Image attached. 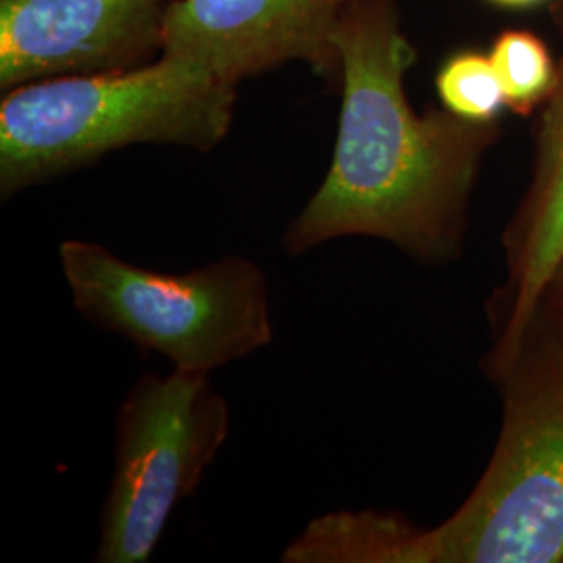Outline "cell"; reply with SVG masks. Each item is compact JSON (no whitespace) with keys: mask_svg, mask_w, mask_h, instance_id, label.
Returning <instances> with one entry per match:
<instances>
[{"mask_svg":"<svg viewBox=\"0 0 563 563\" xmlns=\"http://www.w3.org/2000/svg\"><path fill=\"white\" fill-rule=\"evenodd\" d=\"M342 76L339 134L320 188L284 232L290 255L369 236L423 263L462 255L467 205L497 123L446 109L416 113L405 74L416 48L395 0H349L334 30Z\"/></svg>","mask_w":563,"mask_h":563,"instance_id":"1","label":"cell"},{"mask_svg":"<svg viewBox=\"0 0 563 563\" xmlns=\"http://www.w3.org/2000/svg\"><path fill=\"white\" fill-rule=\"evenodd\" d=\"M236 86L162 55L132 69L13 88L0 102V195L9 199L132 144L209 153L230 134Z\"/></svg>","mask_w":563,"mask_h":563,"instance_id":"2","label":"cell"},{"mask_svg":"<svg viewBox=\"0 0 563 563\" xmlns=\"http://www.w3.org/2000/svg\"><path fill=\"white\" fill-rule=\"evenodd\" d=\"M493 378L504 423L483 478L443 523H407L395 563L563 562V336L537 320Z\"/></svg>","mask_w":563,"mask_h":563,"instance_id":"3","label":"cell"},{"mask_svg":"<svg viewBox=\"0 0 563 563\" xmlns=\"http://www.w3.org/2000/svg\"><path fill=\"white\" fill-rule=\"evenodd\" d=\"M59 262L78 313L176 369L211 374L274 339L265 274L239 255L162 272L74 239L60 242Z\"/></svg>","mask_w":563,"mask_h":563,"instance_id":"4","label":"cell"},{"mask_svg":"<svg viewBox=\"0 0 563 563\" xmlns=\"http://www.w3.org/2000/svg\"><path fill=\"white\" fill-rule=\"evenodd\" d=\"M230 432V405L209 374H144L118 413L115 470L102 504L97 562L144 563Z\"/></svg>","mask_w":563,"mask_h":563,"instance_id":"5","label":"cell"},{"mask_svg":"<svg viewBox=\"0 0 563 563\" xmlns=\"http://www.w3.org/2000/svg\"><path fill=\"white\" fill-rule=\"evenodd\" d=\"M169 0H0V88L132 69L163 48Z\"/></svg>","mask_w":563,"mask_h":563,"instance_id":"6","label":"cell"},{"mask_svg":"<svg viewBox=\"0 0 563 563\" xmlns=\"http://www.w3.org/2000/svg\"><path fill=\"white\" fill-rule=\"evenodd\" d=\"M349 0H169L162 55L192 60L239 84L288 60L330 76L334 30Z\"/></svg>","mask_w":563,"mask_h":563,"instance_id":"7","label":"cell"},{"mask_svg":"<svg viewBox=\"0 0 563 563\" xmlns=\"http://www.w3.org/2000/svg\"><path fill=\"white\" fill-rule=\"evenodd\" d=\"M504 242L507 280L497 299V336L488 355L493 376L518 355L563 262V59L558 84L539 109L532 178Z\"/></svg>","mask_w":563,"mask_h":563,"instance_id":"8","label":"cell"},{"mask_svg":"<svg viewBox=\"0 0 563 563\" xmlns=\"http://www.w3.org/2000/svg\"><path fill=\"white\" fill-rule=\"evenodd\" d=\"M488 57L501 81L505 107L520 118L534 115L560 76L549 46L534 32L511 27L495 38Z\"/></svg>","mask_w":563,"mask_h":563,"instance_id":"9","label":"cell"},{"mask_svg":"<svg viewBox=\"0 0 563 563\" xmlns=\"http://www.w3.org/2000/svg\"><path fill=\"white\" fill-rule=\"evenodd\" d=\"M443 109L462 120L497 123L505 107L504 88L488 55L460 51L444 60L437 74Z\"/></svg>","mask_w":563,"mask_h":563,"instance_id":"10","label":"cell"},{"mask_svg":"<svg viewBox=\"0 0 563 563\" xmlns=\"http://www.w3.org/2000/svg\"><path fill=\"white\" fill-rule=\"evenodd\" d=\"M537 320L547 323L553 332L563 336V262L544 290Z\"/></svg>","mask_w":563,"mask_h":563,"instance_id":"11","label":"cell"},{"mask_svg":"<svg viewBox=\"0 0 563 563\" xmlns=\"http://www.w3.org/2000/svg\"><path fill=\"white\" fill-rule=\"evenodd\" d=\"M497 7H505V9H528V7H537L543 4L547 0H488Z\"/></svg>","mask_w":563,"mask_h":563,"instance_id":"12","label":"cell"},{"mask_svg":"<svg viewBox=\"0 0 563 563\" xmlns=\"http://www.w3.org/2000/svg\"><path fill=\"white\" fill-rule=\"evenodd\" d=\"M551 20L563 38V0H551Z\"/></svg>","mask_w":563,"mask_h":563,"instance_id":"13","label":"cell"}]
</instances>
